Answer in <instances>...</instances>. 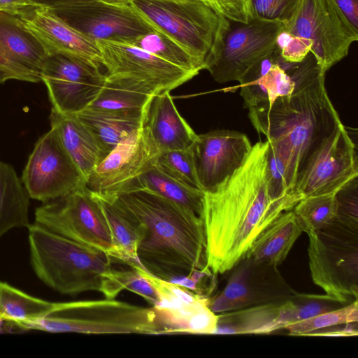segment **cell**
Listing matches in <instances>:
<instances>
[{
	"label": "cell",
	"instance_id": "8fae6325",
	"mask_svg": "<svg viewBox=\"0 0 358 358\" xmlns=\"http://www.w3.org/2000/svg\"><path fill=\"white\" fill-rule=\"evenodd\" d=\"M96 43L107 78L136 84L155 94L170 92L198 74L129 43L104 40Z\"/></svg>",
	"mask_w": 358,
	"mask_h": 358
},
{
	"label": "cell",
	"instance_id": "d6a6232c",
	"mask_svg": "<svg viewBox=\"0 0 358 358\" xmlns=\"http://www.w3.org/2000/svg\"><path fill=\"white\" fill-rule=\"evenodd\" d=\"M130 44L186 70L199 73L204 69L203 62L159 31L149 32Z\"/></svg>",
	"mask_w": 358,
	"mask_h": 358
},
{
	"label": "cell",
	"instance_id": "ffe728a7",
	"mask_svg": "<svg viewBox=\"0 0 358 358\" xmlns=\"http://www.w3.org/2000/svg\"><path fill=\"white\" fill-rule=\"evenodd\" d=\"M252 147L248 136L236 131L217 129L197 134L190 148L201 190H210L231 176Z\"/></svg>",
	"mask_w": 358,
	"mask_h": 358
},
{
	"label": "cell",
	"instance_id": "44dd1931",
	"mask_svg": "<svg viewBox=\"0 0 358 358\" xmlns=\"http://www.w3.org/2000/svg\"><path fill=\"white\" fill-rule=\"evenodd\" d=\"M48 53L20 17L0 11V83H39Z\"/></svg>",
	"mask_w": 358,
	"mask_h": 358
},
{
	"label": "cell",
	"instance_id": "ba28073f",
	"mask_svg": "<svg viewBox=\"0 0 358 358\" xmlns=\"http://www.w3.org/2000/svg\"><path fill=\"white\" fill-rule=\"evenodd\" d=\"M122 262L101 207L86 185L36 208L35 222Z\"/></svg>",
	"mask_w": 358,
	"mask_h": 358
},
{
	"label": "cell",
	"instance_id": "4316f807",
	"mask_svg": "<svg viewBox=\"0 0 358 358\" xmlns=\"http://www.w3.org/2000/svg\"><path fill=\"white\" fill-rule=\"evenodd\" d=\"M93 195L101 207L122 262L129 266L135 264L141 265L137 250L144 234L143 224L114 197Z\"/></svg>",
	"mask_w": 358,
	"mask_h": 358
},
{
	"label": "cell",
	"instance_id": "5bb4252c",
	"mask_svg": "<svg viewBox=\"0 0 358 358\" xmlns=\"http://www.w3.org/2000/svg\"><path fill=\"white\" fill-rule=\"evenodd\" d=\"M335 303L326 294L296 292L287 299L220 313L213 334H269L333 310Z\"/></svg>",
	"mask_w": 358,
	"mask_h": 358
},
{
	"label": "cell",
	"instance_id": "484cf974",
	"mask_svg": "<svg viewBox=\"0 0 358 358\" xmlns=\"http://www.w3.org/2000/svg\"><path fill=\"white\" fill-rule=\"evenodd\" d=\"M155 95L136 84L106 78L103 87L85 109L122 117L143 118Z\"/></svg>",
	"mask_w": 358,
	"mask_h": 358
},
{
	"label": "cell",
	"instance_id": "5b68a950",
	"mask_svg": "<svg viewBox=\"0 0 358 358\" xmlns=\"http://www.w3.org/2000/svg\"><path fill=\"white\" fill-rule=\"evenodd\" d=\"M27 330L51 333L158 335L160 327L152 308L106 298L55 302L52 310L41 320L31 324Z\"/></svg>",
	"mask_w": 358,
	"mask_h": 358
},
{
	"label": "cell",
	"instance_id": "4dcf8cb0",
	"mask_svg": "<svg viewBox=\"0 0 358 358\" xmlns=\"http://www.w3.org/2000/svg\"><path fill=\"white\" fill-rule=\"evenodd\" d=\"M132 188L148 189L195 213L199 217L201 214L203 192L171 178L155 164L136 179L129 189Z\"/></svg>",
	"mask_w": 358,
	"mask_h": 358
},
{
	"label": "cell",
	"instance_id": "3957f363",
	"mask_svg": "<svg viewBox=\"0 0 358 358\" xmlns=\"http://www.w3.org/2000/svg\"><path fill=\"white\" fill-rule=\"evenodd\" d=\"M114 198L144 227L137 254L148 272L169 281L208 268L203 222L195 213L144 188Z\"/></svg>",
	"mask_w": 358,
	"mask_h": 358
},
{
	"label": "cell",
	"instance_id": "7dc6e473",
	"mask_svg": "<svg viewBox=\"0 0 358 358\" xmlns=\"http://www.w3.org/2000/svg\"><path fill=\"white\" fill-rule=\"evenodd\" d=\"M36 6L56 10L65 6L70 0H29Z\"/></svg>",
	"mask_w": 358,
	"mask_h": 358
},
{
	"label": "cell",
	"instance_id": "9c48e42d",
	"mask_svg": "<svg viewBox=\"0 0 358 358\" xmlns=\"http://www.w3.org/2000/svg\"><path fill=\"white\" fill-rule=\"evenodd\" d=\"M129 5L204 64L219 22L209 6L201 0H132Z\"/></svg>",
	"mask_w": 358,
	"mask_h": 358
},
{
	"label": "cell",
	"instance_id": "d590c367",
	"mask_svg": "<svg viewBox=\"0 0 358 358\" xmlns=\"http://www.w3.org/2000/svg\"><path fill=\"white\" fill-rule=\"evenodd\" d=\"M358 322V301L355 300L345 306L320 313L296 322L285 329L292 336H306L308 334L333 326Z\"/></svg>",
	"mask_w": 358,
	"mask_h": 358
},
{
	"label": "cell",
	"instance_id": "6da1fadb",
	"mask_svg": "<svg viewBox=\"0 0 358 358\" xmlns=\"http://www.w3.org/2000/svg\"><path fill=\"white\" fill-rule=\"evenodd\" d=\"M268 148L267 140L256 143L238 169L203 192L200 217L206 233L207 266L215 275L234 268L259 234L301 200H277L271 196L266 178Z\"/></svg>",
	"mask_w": 358,
	"mask_h": 358
},
{
	"label": "cell",
	"instance_id": "30bf717a",
	"mask_svg": "<svg viewBox=\"0 0 358 358\" xmlns=\"http://www.w3.org/2000/svg\"><path fill=\"white\" fill-rule=\"evenodd\" d=\"M283 31L312 43L310 52L326 73L345 57L352 43L358 40L356 30L334 0H300Z\"/></svg>",
	"mask_w": 358,
	"mask_h": 358
},
{
	"label": "cell",
	"instance_id": "7c38bea8",
	"mask_svg": "<svg viewBox=\"0 0 358 358\" xmlns=\"http://www.w3.org/2000/svg\"><path fill=\"white\" fill-rule=\"evenodd\" d=\"M21 181L29 198L42 203L65 196L86 185L83 175L53 128L35 143Z\"/></svg>",
	"mask_w": 358,
	"mask_h": 358
},
{
	"label": "cell",
	"instance_id": "f6af8a7d",
	"mask_svg": "<svg viewBox=\"0 0 358 358\" xmlns=\"http://www.w3.org/2000/svg\"><path fill=\"white\" fill-rule=\"evenodd\" d=\"M357 322L348 323L345 327L333 329L332 331H317L308 334L306 336H357Z\"/></svg>",
	"mask_w": 358,
	"mask_h": 358
},
{
	"label": "cell",
	"instance_id": "b9f144b4",
	"mask_svg": "<svg viewBox=\"0 0 358 358\" xmlns=\"http://www.w3.org/2000/svg\"><path fill=\"white\" fill-rule=\"evenodd\" d=\"M218 15L248 22L251 19L250 0H201Z\"/></svg>",
	"mask_w": 358,
	"mask_h": 358
},
{
	"label": "cell",
	"instance_id": "836d02e7",
	"mask_svg": "<svg viewBox=\"0 0 358 358\" xmlns=\"http://www.w3.org/2000/svg\"><path fill=\"white\" fill-rule=\"evenodd\" d=\"M306 234L331 224L336 217V193L301 199L292 209Z\"/></svg>",
	"mask_w": 358,
	"mask_h": 358
},
{
	"label": "cell",
	"instance_id": "e0dca14e",
	"mask_svg": "<svg viewBox=\"0 0 358 358\" xmlns=\"http://www.w3.org/2000/svg\"><path fill=\"white\" fill-rule=\"evenodd\" d=\"M155 289L159 302L152 306L159 334H213L218 315L209 307L210 300L182 285L158 278L140 264L131 266Z\"/></svg>",
	"mask_w": 358,
	"mask_h": 358
},
{
	"label": "cell",
	"instance_id": "f546056e",
	"mask_svg": "<svg viewBox=\"0 0 358 358\" xmlns=\"http://www.w3.org/2000/svg\"><path fill=\"white\" fill-rule=\"evenodd\" d=\"M54 305L55 302L34 297L0 282V317L22 331L45 317Z\"/></svg>",
	"mask_w": 358,
	"mask_h": 358
},
{
	"label": "cell",
	"instance_id": "9a60e30c",
	"mask_svg": "<svg viewBox=\"0 0 358 358\" xmlns=\"http://www.w3.org/2000/svg\"><path fill=\"white\" fill-rule=\"evenodd\" d=\"M101 64L79 57L48 55L41 72L52 108L63 114L85 109L103 87L106 77Z\"/></svg>",
	"mask_w": 358,
	"mask_h": 358
},
{
	"label": "cell",
	"instance_id": "2e32d148",
	"mask_svg": "<svg viewBox=\"0 0 358 358\" xmlns=\"http://www.w3.org/2000/svg\"><path fill=\"white\" fill-rule=\"evenodd\" d=\"M71 27L94 40L131 43L157 31L131 6H117L101 0H70L50 10Z\"/></svg>",
	"mask_w": 358,
	"mask_h": 358
},
{
	"label": "cell",
	"instance_id": "7bdbcfd3",
	"mask_svg": "<svg viewBox=\"0 0 358 358\" xmlns=\"http://www.w3.org/2000/svg\"><path fill=\"white\" fill-rule=\"evenodd\" d=\"M214 275L208 268L203 270L194 269L187 275L176 278L169 281L182 285L197 294L205 295L203 293L206 288L204 287L205 282L213 278Z\"/></svg>",
	"mask_w": 358,
	"mask_h": 358
},
{
	"label": "cell",
	"instance_id": "74e56055",
	"mask_svg": "<svg viewBox=\"0 0 358 358\" xmlns=\"http://www.w3.org/2000/svg\"><path fill=\"white\" fill-rule=\"evenodd\" d=\"M266 178L270 194L273 199L277 200L292 197L301 199L290 188L285 162L269 142L266 159Z\"/></svg>",
	"mask_w": 358,
	"mask_h": 358
},
{
	"label": "cell",
	"instance_id": "60d3db41",
	"mask_svg": "<svg viewBox=\"0 0 358 358\" xmlns=\"http://www.w3.org/2000/svg\"><path fill=\"white\" fill-rule=\"evenodd\" d=\"M276 45L284 60L297 63L303 61L310 52L312 43L308 39L290 35L282 29L278 37Z\"/></svg>",
	"mask_w": 358,
	"mask_h": 358
},
{
	"label": "cell",
	"instance_id": "e575fe53",
	"mask_svg": "<svg viewBox=\"0 0 358 358\" xmlns=\"http://www.w3.org/2000/svg\"><path fill=\"white\" fill-rule=\"evenodd\" d=\"M154 164L163 173L188 187L201 190L190 147L184 150L159 152Z\"/></svg>",
	"mask_w": 358,
	"mask_h": 358
},
{
	"label": "cell",
	"instance_id": "7402d4cb",
	"mask_svg": "<svg viewBox=\"0 0 358 358\" xmlns=\"http://www.w3.org/2000/svg\"><path fill=\"white\" fill-rule=\"evenodd\" d=\"M17 16L41 42L48 55L66 54L101 65V55L96 41L71 27L50 10L32 6Z\"/></svg>",
	"mask_w": 358,
	"mask_h": 358
},
{
	"label": "cell",
	"instance_id": "cb8c5ba5",
	"mask_svg": "<svg viewBox=\"0 0 358 358\" xmlns=\"http://www.w3.org/2000/svg\"><path fill=\"white\" fill-rule=\"evenodd\" d=\"M51 128L57 132L66 150L85 180L104 155L88 129L76 114H63L51 108Z\"/></svg>",
	"mask_w": 358,
	"mask_h": 358
},
{
	"label": "cell",
	"instance_id": "d4e9b609",
	"mask_svg": "<svg viewBox=\"0 0 358 358\" xmlns=\"http://www.w3.org/2000/svg\"><path fill=\"white\" fill-rule=\"evenodd\" d=\"M302 232L293 210L285 211L259 234L245 257L257 263L278 266L286 259Z\"/></svg>",
	"mask_w": 358,
	"mask_h": 358
},
{
	"label": "cell",
	"instance_id": "c3c4849f",
	"mask_svg": "<svg viewBox=\"0 0 358 358\" xmlns=\"http://www.w3.org/2000/svg\"><path fill=\"white\" fill-rule=\"evenodd\" d=\"M13 329H20L17 327L14 326L13 324L3 320L0 317V333L11 331Z\"/></svg>",
	"mask_w": 358,
	"mask_h": 358
},
{
	"label": "cell",
	"instance_id": "7a4b0ae2",
	"mask_svg": "<svg viewBox=\"0 0 358 358\" xmlns=\"http://www.w3.org/2000/svg\"><path fill=\"white\" fill-rule=\"evenodd\" d=\"M325 73L315 60H308L293 77L291 94L278 98L270 107L248 109L255 129L285 162L292 191L309 157L342 123L328 96Z\"/></svg>",
	"mask_w": 358,
	"mask_h": 358
},
{
	"label": "cell",
	"instance_id": "ee69618b",
	"mask_svg": "<svg viewBox=\"0 0 358 358\" xmlns=\"http://www.w3.org/2000/svg\"><path fill=\"white\" fill-rule=\"evenodd\" d=\"M352 26L358 31V0H334Z\"/></svg>",
	"mask_w": 358,
	"mask_h": 358
},
{
	"label": "cell",
	"instance_id": "4fadbf2b",
	"mask_svg": "<svg viewBox=\"0 0 358 358\" xmlns=\"http://www.w3.org/2000/svg\"><path fill=\"white\" fill-rule=\"evenodd\" d=\"M357 176L356 146L341 123L309 157L293 192L301 199L334 194Z\"/></svg>",
	"mask_w": 358,
	"mask_h": 358
},
{
	"label": "cell",
	"instance_id": "83f0119b",
	"mask_svg": "<svg viewBox=\"0 0 358 358\" xmlns=\"http://www.w3.org/2000/svg\"><path fill=\"white\" fill-rule=\"evenodd\" d=\"M29 199L14 168L0 160V238L10 229L29 226Z\"/></svg>",
	"mask_w": 358,
	"mask_h": 358
},
{
	"label": "cell",
	"instance_id": "d6986e66",
	"mask_svg": "<svg viewBox=\"0 0 358 358\" xmlns=\"http://www.w3.org/2000/svg\"><path fill=\"white\" fill-rule=\"evenodd\" d=\"M234 267L236 269L224 289L210 300L209 307L215 313L282 301L296 293L275 266L257 263L245 257Z\"/></svg>",
	"mask_w": 358,
	"mask_h": 358
},
{
	"label": "cell",
	"instance_id": "bcb514c9",
	"mask_svg": "<svg viewBox=\"0 0 358 358\" xmlns=\"http://www.w3.org/2000/svg\"><path fill=\"white\" fill-rule=\"evenodd\" d=\"M32 6H36L29 0H0V11L16 15Z\"/></svg>",
	"mask_w": 358,
	"mask_h": 358
},
{
	"label": "cell",
	"instance_id": "52a82bcc",
	"mask_svg": "<svg viewBox=\"0 0 358 358\" xmlns=\"http://www.w3.org/2000/svg\"><path fill=\"white\" fill-rule=\"evenodd\" d=\"M218 17L217 29L204 60V69L217 83L240 82L273 50L283 24L255 18L241 22Z\"/></svg>",
	"mask_w": 358,
	"mask_h": 358
},
{
	"label": "cell",
	"instance_id": "1f68e13d",
	"mask_svg": "<svg viewBox=\"0 0 358 358\" xmlns=\"http://www.w3.org/2000/svg\"><path fill=\"white\" fill-rule=\"evenodd\" d=\"M76 115L94 137L105 157L120 141L139 128L144 119L110 115L87 109Z\"/></svg>",
	"mask_w": 358,
	"mask_h": 358
},
{
	"label": "cell",
	"instance_id": "277c9868",
	"mask_svg": "<svg viewBox=\"0 0 358 358\" xmlns=\"http://www.w3.org/2000/svg\"><path fill=\"white\" fill-rule=\"evenodd\" d=\"M28 237L30 263L38 279L62 294L88 291L103 294L113 268L106 253L66 238L34 223Z\"/></svg>",
	"mask_w": 358,
	"mask_h": 358
},
{
	"label": "cell",
	"instance_id": "8d00e7d4",
	"mask_svg": "<svg viewBox=\"0 0 358 358\" xmlns=\"http://www.w3.org/2000/svg\"><path fill=\"white\" fill-rule=\"evenodd\" d=\"M108 278L107 299H115L123 289L132 292L155 306L159 302V296L153 286L134 269L117 271L112 268L106 274Z\"/></svg>",
	"mask_w": 358,
	"mask_h": 358
},
{
	"label": "cell",
	"instance_id": "8992f818",
	"mask_svg": "<svg viewBox=\"0 0 358 358\" xmlns=\"http://www.w3.org/2000/svg\"><path fill=\"white\" fill-rule=\"evenodd\" d=\"M313 282L341 304L358 299V227L335 219L307 233Z\"/></svg>",
	"mask_w": 358,
	"mask_h": 358
},
{
	"label": "cell",
	"instance_id": "603a6c76",
	"mask_svg": "<svg viewBox=\"0 0 358 358\" xmlns=\"http://www.w3.org/2000/svg\"><path fill=\"white\" fill-rule=\"evenodd\" d=\"M143 126L158 152L189 148L197 135L178 113L169 91L152 97Z\"/></svg>",
	"mask_w": 358,
	"mask_h": 358
},
{
	"label": "cell",
	"instance_id": "ab89813d",
	"mask_svg": "<svg viewBox=\"0 0 358 358\" xmlns=\"http://www.w3.org/2000/svg\"><path fill=\"white\" fill-rule=\"evenodd\" d=\"M337 213L336 219L344 224L358 227V182L354 178L336 193Z\"/></svg>",
	"mask_w": 358,
	"mask_h": 358
},
{
	"label": "cell",
	"instance_id": "f1b7e54d",
	"mask_svg": "<svg viewBox=\"0 0 358 358\" xmlns=\"http://www.w3.org/2000/svg\"><path fill=\"white\" fill-rule=\"evenodd\" d=\"M280 50L275 45L273 62L268 69L255 81L241 86L243 106L250 109L260 105L270 107L279 97L291 94L295 84L280 62Z\"/></svg>",
	"mask_w": 358,
	"mask_h": 358
},
{
	"label": "cell",
	"instance_id": "ac0fdd59",
	"mask_svg": "<svg viewBox=\"0 0 358 358\" xmlns=\"http://www.w3.org/2000/svg\"><path fill=\"white\" fill-rule=\"evenodd\" d=\"M157 153L142 124L94 166L86 180V187L96 195L115 197L128 190L154 164Z\"/></svg>",
	"mask_w": 358,
	"mask_h": 358
},
{
	"label": "cell",
	"instance_id": "f35d334b",
	"mask_svg": "<svg viewBox=\"0 0 358 358\" xmlns=\"http://www.w3.org/2000/svg\"><path fill=\"white\" fill-rule=\"evenodd\" d=\"M300 0H250L251 18L285 24L294 14Z\"/></svg>",
	"mask_w": 358,
	"mask_h": 358
},
{
	"label": "cell",
	"instance_id": "681fc988",
	"mask_svg": "<svg viewBox=\"0 0 358 358\" xmlns=\"http://www.w3.org/2000/svg\"><path fill=\"white\" fill-rule=\"evenodd\" d=\"M106 3L117 5V6H127L129 5L132 0H101Z\"/></svg>",
	"mask_w": 358,
	"mask_h": 358
}]
</instances>
